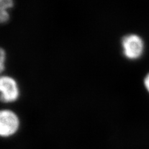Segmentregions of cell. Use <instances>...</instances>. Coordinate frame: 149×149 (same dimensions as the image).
Masks as SVG:
<instances>
[{
	"label": "cell",
	"instance_id": "5",
	"mask_svg": "<svg viewBox=\"0 0 149 149\" xmlns=\"http://www.w3.org/2000/svg\"><path fill=\"white\" fill-rule=\"evenodd\" d=\"M6 52L4 49H1V57H0V70H1V72H2L4 68H5V62H6Z\"/></svg>",
	"mask_w": 149,
	"mask_h": 149
},
{
	"label": "cell",
	"instance_id": "6",
	"mask_svg": "<svg viewBox=\"0 0 149 149\" xmlns=\"http://www.w3.org/2000/svg\"><path fill=\"white\" fill-rule=\"evenodd\" d=\"M9 18V14L6 10H0V21H1V23L8 21Z\"/></svg>",
	"mask_w": 149,
	"mask_h": 149
},
{
	"label": "cell",
	"instance_id": "2",
	"mask_svg": "<svg viewBox=\"0 0 149 149\" xmlns=\"http://www.w3.org/2000/svg\"><path fill=\"white\" fill-rule=\"evenodd\" d=\"M20 121L13 111L3 109L0 113V135L8 137L15 134L19 127Z\"/></svg>",
	"mask_w": 149,
	"mask_h": 149
},
{
	"label": "cell",
	"instance_id": "3",
	"mask_svg": "<svg viewBox=\"0 0 149 149\" xmlns=\"http://www.w3.org/2000/svg\"><path fill=\"white\" fill-rule=\"evenodd\" d=\"M0 91L1 100L5 103L16 101L20 95L16 81L9 76H2L0 78Z\"/></svg>",
	"mask_w": 149,
	"mask_h": 149
},
{
	"label": "cell",
	"instance_id": "7",
	"mask_svg": "<svg viewBox=\"0 0 149 149\" xmlns=\"http://www.w3.org/2000/svg\"><path fill=\"white\" fill-rule=\"evenodd\" d=\"M144 84H145L146 88H147V90L149 92V73L147 74V77L145 78V80H144Z\"/></svg>",
	"mask_w": 149,
	"mask_h": 149
},
{
	"label": "cell",
	"instance_id": "1",
	"mask_svg": "<svg viewBox=\"0 0 149 149\" xmlns=\"http://www.w3.org/2000/svg\"><path fill=\"white\" fill-rule=\"evenodd\" d=\"M123 54L130 60L137 59L143 51V42L139 36L130 34L124 36L122 39Z\"/></svg>",
	"mask_w": 149,
	"mask_h": 149
},
{
	"label": "cell",
	"instance_id": "4",
	"mask_svg": "<svg viewBox=\"0 0 149 149\" xmlns=\"http://www.w3.org/2000/svg\"><path fill=\"white\" fill-rule=\"evenodd\" d=\"M13 6V0H0V10H7Z\"/></svg>",
	"mask_w": 149,
	"mask_h": 149
}]
</instances>
